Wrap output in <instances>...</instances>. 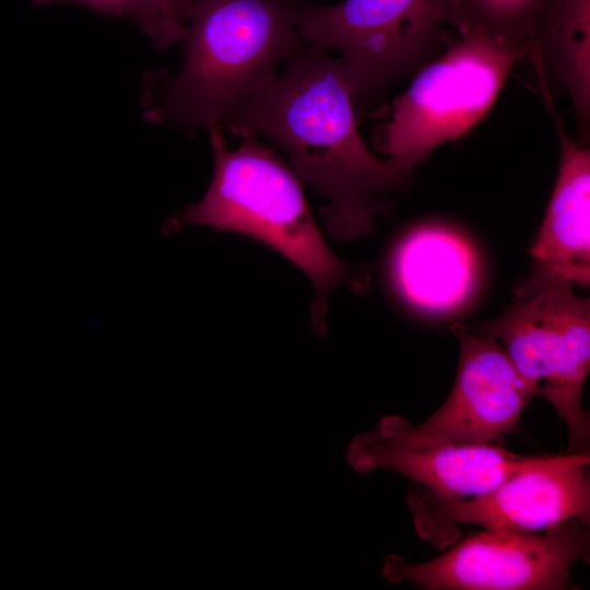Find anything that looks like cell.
Instances as JSON below:
<instances>
[{
    "label": "cell",
    "mask_w": 590,
    "mask_h": 590,
    "mask_svg": "<svg viewBox=\"0 0 590 590\" xmlns=\"http://www.w3.org/2000/svg\"><path fill=\"white\" fill-rule=\"evenodd\" d=\"M296 0H194L176 73L149 71L143 119L194 135L264 88L303 43Z\"/></svg>",
    "instance_id": "2"
},
{
    "label": "cell",
    "mask_w": 590,
    "mask_h": 590,
    "mask_svg": "<svg viewBox=\"0 0 590 590\" xmlns=\"http://www.w3.org/2000/svg\"><path fill=\"white\" fill-rule=\"evenodd\" d=\"M559 144L556 182L530 249V274L516 287V300L536 294L553 282L590 285V151L573 139L553 103L543 92Z\"/></svg>",
    "instance_id": "11"
},
{
    "label": "cell",
    "mask_w": 590,
    "mask_h": 590,
    "mask_svg": "<svg viewBox=\"0 0 590 590\" xmlns=\"http://www.w3.org/2000/svg\"><path fill=\"white\" fill-rule=\"evenodd\" d=\"M390 271L397 292L410 306L427 314H447L471 299L481 266L475 248L464 236L428 224L400 239Z\"/></svg>",
    "instance_id": "12"
},
{
    "label": "cell",
    "mask_w": 590,
    "mask_h": 590,
    "mask_svg": "<svg viewBox=\"0 0 590 590\" xmlns=\"http://www.w3.org/2000/svg\"><path fill=\"white\" fill-rule=\"evenodd\" d=\"M540 86L568 94L580 143L590 127V0H539L527 51Z\"/></svg>",
    "instance_id": "13"
},
{
    "label": "cell",
    "mask_w": 590,
    "mask_h": 590,
    "mask_svg": "<svg viewBox=\"0 0 590 590\" xmlns=\"http://www.w3.org/2000/svg\"><path fill=\"white\" fill-rule=\"evenodd\" d=\"M589 453L539 456L495 487L442 498L414 484L406 495L416 533L435 548L458 541L460 524L540 531L570 518L590 520Z\"/></svg>",
    "instance_id": "8"
},
{
    "label": "cell",
    "mask_w": 590,
    "mask_h": 590,
    "mask_svg": "<svg viewBox=\"0 0 590 590\" xmlns=\"http://www.w3.org/2000/svg\"><path fill=\"white\" fill-rule=\"evenodd\" d=\"M213 177L202 199L166 223L168 232L185 225L237 232L275 249L310 279L315 288V331H326L327 298L338 284L355 293L369 286L364 269L342 261L322 238L306 203L298 177L273 149L255 137L229 150L220 126L208 131Z\"/></svg>",
    "instance_id": "3"
},
{
    "label": "cell",
    "mask_w": 590,
    "mask_h": 590,
    "mask_svg": "<svg viewBox=\"0 0 590 590\" xmlns=\"http://www.w3.org/2000/svg\"><path fill=\"white\" fill-rule=\"evenodd\" d=\"M38 7L72 4L92 12L133 22L148 38L151 23L141 0H30Z\"/></svg>",
    "instance_id": "16"
},
{
    "label": "cell",
    "mask_w": 590,
    "mask_h": 590,
    "mask_svg": "<svg viewBox=\"0 0 590 590\" xmlns=\"http://www.w3.org/2000/svg\"><path fill=\"white\" fill-rule=\"evenodd\" d=\"M519 376L544 397L568 427L570 453H589L590 418L581 405L590 370V300L568 282H553L483 323Z\"/></svg>",
    "instance_id": "5"
},
{
    "label": "cell",
    "mask_w": 590,
    "mask_h": 590,
    "mask_svg": "<svg viewBox=\"0 0 590 590\" xmlns=\"http://www.w3.org/2000/svg\"><path fill=\"white\" fill-rule=\"evenodd\" d=\"M451 0H343L302 5L298 33L340 54L354 101L373 97L432 54Z\"/></svg>",
    "instance_id": "7"
},
{
    "label": "cell",
    "mask_w": 590,
    "mask_h": 590,
    "mask_svg": "<svg viewBox=\"0 0 590 590\" xmlns=\"http://www.w3.org/2000/svg\"><path fill=\"white\" fill-rule=\"evenodd\" d=\"M522 50L481 32L460 37L415 75L392 105L384 150L410 169L471 130L491 109Z\"/></svg>",
    "instance_id": "4"
},
{
    "label": "cell",
    "mask_w": 590,
    "mask_h": 590,
    "mask_svg": "<svg viewBox=\"0 0 590 590\" xmlns=\"http://www.w3.org/2000/svg\"><path fill=\"white\" fill-rule=\"evenodd\" d=\"M533 458L494 444H460L430 436L399 415L381 417L373 430L355 436L346 448L347 463L355 472L396 471L442 498L484 493Z\"/></svg>",
    "instance_id": "9"
},
{
    "label": "cell",
    "mask_w": 590,
    "mask_h": 590,
    "mask_svg": "<svg viewBox=\"0 0 590 590\" xmlns=\"http://www.w3.org/2000/svg\"><path fill=\"white\" fill-rule=\"evenodd\" d=\"M460 355L453 387L445 402L417 428L460 444H494L515 433L533 392L503 346L451 326Z\"/></svg>",
    "instance_id": "10"
},
{
    "label": "cell",
    "mask_w": 590,
    "mask_h": 590,
    "mask_svg": "<svg viewBox=\"0 0 590 590\" xmlns=\"http://www.w3.org/2000/svg\"><path fill=\"white\" fill-rule=\"evenodd\" d=\"M150 23L151 40L156 50L181 43L194 0H141Z\"/></svg>",
    "instance_id": "15"
},
{
    "label": "cell",
    "mask_w": 590,
    "mask_h": 590,
    "mask_svg": "<svg viewBox=\"0 0 590 590\" xmlns=\"http://www.w3.org/2000/svg\"><path fill=\"white\" fill-rule=\"evenodd\" d=\"M484 529L451 544L441 555L409 563L389 554L382 576L426 590L576 589L573 565L589 562V520L570 518L544 530Z\"/></svg>",
    "instance_id": "6"
},
{
    "label": "cell",
    "mask_w": 590,
    "mask_h": 590,
    "mask_svg": "<svg viewBox=\"0 0 590 590\" xmlns=\"http://www.w3.org/2000/svg\"><path fill=\"white\" fill-rule=\"evenodd\" d=\"M539 0H451L449 22L459 32H481L526 55Z\"/></svg>",
    "instance_id": "14"
},
{
    "label": "cell",
    "mask_w": 590,
    "mask_h": 590,
    "mask_svg": "<svg viewBox=\"0 0 590 590\" xmlns=\"http://www.w3.org/2000/svg\"><path fill=\"white\" fill-rule=\"evenodd\" d=\"M222 130L263 137L282 148L295 175L328 200L321 211L324 229L338 241L369 234L376 216L390 209V194L411 181L412 170L369 151L340 60L314 44L302 43Z\"/></svg>",
    "instance_id": "1"
}]
</instances>
